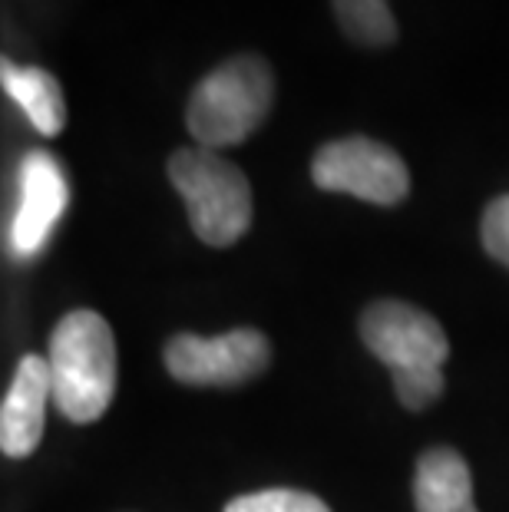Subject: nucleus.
<instances>
[{
    "mask_svg": "<svg viewBox=\"0 0 509 512\" xmlns=\"http://www.w3.org/2000/svg\"><path fill=\"white\" fill-rule=\"evenodd\" d=\"M334 17L354 43L387 47L397 40V20L387 0H334Z\"/></svg>",
    "mask_w": 509,
    "mask_h": 512,
    "instance_id": "9b49d317",
    "label": "nucleus"
},
{
    "mask_svg": "<svg viewBox=\"0 0 509 512\" xmlns=\"http://www.w3.org/2000/svg\"><path fill=\"white\" fill-rule=\"evenodd\" d=\"M311 179L324 192H348L374 205H397L410 192V172L391 146L367 136L334 139L314 152Z\"/></svg>",
    "mask_w": 509,
    "mask_h": 512,
    "instance_id": "20e7f679",
    "label": "nucleus"
},
{
    "mask_svg": "<svg viewBox=\"0 0 509 512\" xmlns=\"http://www.w3.org/2000/svg\"><path fill=\"white\" fill-rule=\"evenodd\" d=\"M53 407L73 423L100 420L116 394V341L103 314L70 311L47 347Z\"/></svg>",
    "mask_w": 509,
    "mask_h": 512,
    "instance_id": "f257e3e1",
    "label": "nucleus"
},
{
    "mask_svg": "<svg viewBox=\"0 0 509 512\" xmlns=\"http://www.w3.org/2000/svg\"><path fill=\"white\" fill-rule=\"evenodd\" d=\"M397 400L407 410H424L433 400L443 397V370L440 367H424V370H404V374H391Z\"/></svg>",
    "mask_w": 509,
    "mask_h": 512,
    "instance_id": "ddd939ff",
    "label": "nucleus"
},
{
    "mask_svg": "<svg viewBox=\"0 0 509 512\" xmlns=\"http://www.w3.org/2000/svg\"><path fill=\"white\" fill-rule=\"evenodd\" d=\"M480 235L486 255L500 261L503 268H509V195H500V199L486 205Z\"/></svg>",
    "mask_w": 509,
    "mask_h": 512,
    "instance_id": "4468645a",
    "label": "nucleus"
},
{
    "mask_svg": "<svg viewBox=\"0 0 509 512\" xmlns=\"http://www.w3.org/2000/svg\"><path fill=\"white\" fill-rule=\"evenodd\" d=\"M272 361V344L255 328L219 337L176 334L166 344V370L189 387H238L255 380Z\"/></svg>",
    "mask_w": 509,
    "mask_h": 512,
    "instance_id": "39448f33",
    "label": "nucleus"
},
{
    "mask_svg": "<svg viewBox=\"0 0 509 512\" xmlns=\"http://www.w3.org/2000/svg\"><path fill=\"white\" fill-rule=\"evenodd\" d=\"M47 403H53L47 357L27 354L17 364L14 384H10L4 407H0V450L14 456V460H24V456L34 453L43 440Z\"/></svg>",
    "mask_w": 509,
    "mask_h": 512,
    "instance_id": "6e6552de",
    "label": "nucleus"
},
{
    "mask_svg": "<svg viewBox=\"0 0 509 512\" xmlns=\"http://www.w3.org/2000/svg\"><path fill=\"white\" fill-rule=\"evenodd\" d=\"M225 512H331V506L301 489H262L232 499Z\"/></svg>",
    "mask_w": 509,
    "mask_h": 512,
    "instance_id": "f8f14e48",
    "label": "nucleus"
},
{
    "mask_svg": "<svg viewBox=\"0 0 509 512\" xmlns=\"http://www.w3.org/2000/svg\"><path fill=\"white\" fill-rule=\"evenodd\" d=\"M70 205V185L60 162L50 152L34 149L20 159L17 169V212L10 219V252L34 258L50 242L53 228Z\"/></svg>",
    "mask_w": 509,
    "mask_h": 512,
    "instance_id": "0eeeda50",
    "label": "nucleus"
},
{
    "mask_svg": "<svg viewBox=\"0 0 509 512\" xmlns=\"http://www.w3.org/2000/svg\"><path fill=\"white\" fill-rule=\"evenodd\" d=\"M417 512H480L473 503V476L457 450L437 446L417 460L414 473Z\"/></svg>",
    "mask_w": 509,
    "mask_h": 512,
    "instance_id": "1a4fd4ad",
    "label": "nucleus"
},
{
    "mask_svg": "<svg viewBox=\"0 0 509 512\" xmlns=\"http://www.w3.org/2000/svg\"><path fill=\"white\" fill-rule=\"evenodd\" d=\"M0 80H4L7 96L14 100L30 126L40 136H57L67 126V106H63V93L57 76L40 67H17V63H0Z\"/></svg>",
    "mask_w": 509,
    "mask_h": 512,
    "instance_id": "9d476101",
    "label": "nucleus"
},
{
    "mask_svg": "<svg viewBox=\"0 0 509 512\" xmlns=\"http://www.w3.org/2000/svg\"><path fill=\"white\" fill-rule=\"evenodd\" d=\"M361 341L377 361L391 367V374L443 367L450 357V341L440 321L397 298L374 301L361 314Z\"/></svg>",
    "mask_w": 509,
    "mask_h": 512,
    "instance_id": "423d86ee",
    "label": "nucleus"
},
{
    "mask_svg": "<svg viewBox=\"0 0 509 512\" xmlns=\"http://www.w3.org/2000/svg\"><path fill=\"white\" fill-rule=\"evenodd\" d=\"M275 103V76L262 57L242 53L219 63L192 90L186 126L205 149H225L245 143Z\"/></svg>",
    "mask_w": 509,
    "mask_h": 512,
    "instance_id": "f03ea898",
    "label": "nucleus"
},
{
    "mask_svg": "<svg viewBox=\"0 0 509 512\" xmlns=\"http://www.w3.org/2000/svg\"><path fill=\"white\" fill-rule=\"evenodd\" d=\"M169 182L182 195L189 225L205 245L229 248L252 225V185L235 162L222 159L215 149H179L169 159Z\"/></svg>",
    "mask_w": 509,
    "mask_h": 512,
    "instance_id": "7ed1b4c3",
    "label": "nucleus"
}]
</instances>
